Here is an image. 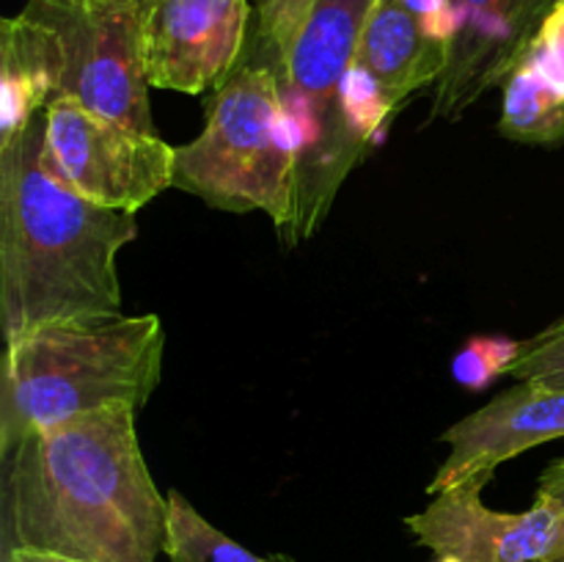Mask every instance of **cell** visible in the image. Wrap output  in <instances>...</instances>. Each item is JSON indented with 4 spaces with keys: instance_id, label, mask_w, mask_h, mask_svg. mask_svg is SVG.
<instances>
[{
    "instance_id": "8fae6325",
    "label": "cell",
    "mask_w": 564,
    "mask_h": 562,
    "mask_svg": "<svg viewBox=\"0 0 564 562\" xmlns=\"http://www.w3.org/2000/svg\"><path fill=\"white\" fill-rule=\"evenodd\" d=\"M375 0H314L279 72L295 136L328 110L356 64Z\"/></svg>"
},
{
    "instance_id": "8992f818",
    "label": "cell",
    "mask_w": 564,
    "mask_h": 562,
    "mask_svg": "<svg viewBox=\"0 0 564 562\" xmlns=\"http://www.w3.org/2000/svg\"><path fill=\"white\" fill-rule=\"evenodd\" d=\"M44 165L99 207L138 213L174 187L176 147L72 99L44 110Z\"/></svg>"
},
{
    "instance_id": "277c9868",
    "label": "cell",
    "mask_w": 564,
    "mask_h": 562,
    "mask_svg": "<svg viewBox=\"0 0 564 562\" xmlns=\"http://www.w3.org/2000/svg\"><path fill=\"white\" fill-rule=\"evenodd\" d=\"M158 314H116L22 331L6 339L0 457L28 435L113 406L141 411L163 375Z\"/></svg>"
},
{
    "instance_id": "e0dca14e",
    "label": "cell",
    "mask_w": 564,
    "mask_h": 562,
    "mask_svg": "<svg viewBox=\"0 0 564 562\" xmlns=\"http://www.w3.org/2000/svg\"><path fill=\"white\" fill-rule=\"evenodd\" d=\"M521 58L529 61L545 80L564 91V0L551 9Z\"/></svg>"
},
{
    "instance_id": "ba28073f",
    "label": "cell",
    "mask_w": 564,
    "mask_h": 562,
    "mask_svg": "<svg viewBox=\"0 0 564 562\" xmlns=\"http://www.w3.org/2000/svg\"><path fill=\"white\" fill-rule=\"evenodd\" d=\"M494 477H471L441 490L405 523L435 556L457 562H545L560 543V516L534 499L527 512L490 510L482 501Z\"/></svg>"
},
{
    "instance_id": "4fadbf2b",
    "label": "cell",
    "mask_w": 564,
    "mask_h": 562,
    "mask_svg": "<svg viewBox=\"0 0 564 562\" xmlns=\"http://www.w3.org/2000/svg\"><path fill=\"white\" fill-rule=\"evenodd\" d=\"M499 132L510 141L554 147L564 141V91L518 58L501 83Z\"/></svg>"
},
{
    "instance_id": "52a82bcc",
    "label": "cell",
    "mask_w": 564,
    "mask_h": 562,
    "mask_svg": "<svg viewBox=\"0 0 564 562\" xmlns=\"http://www.w3.org/2000/svg\"><path fill=\"white\" fill-rule=\"evenodd\" d=\"M251 0H149L141 11L143 69L152 88H220L246 53Z\"/></svg>"
},
{
    "instance_id": "9a60e30c",
    "label": "cell",
    "mask_w": 564,
    "mask_h": 562,
    "mask_svg": "<svg viewBox=\"0 0 564 562\" xmlns=\"http://www.w3.org/2000/svg\"><path fill=\"white\" fill-rule=\"evenodd\" d=\"M314 0H253L257 9V39L264 50V64L275 69L284 66L292 42L306 20Z\"/></svg>"
},
{
    "instance_id": "6da1fadb",
    "label": "cell",
    "mask_w": 564,
    "mask_h": 562,
    "mask_svg": "<svg viewBox=\"0 0 564 562\" xmlns=\"http://www.w3.org/2000/svg\"><path fill=\"white\" fill-rule=\"evenodd\" d=\"M138 408L113 406L28 435L0 457V554L25 549L83 562H154L169 496L143 461Z\"/></svg>"
},
{
    "instance_id": "7a4b0ae2",
    "label": "cell",
    "mask_w": 564,
    "mask_h": 562,
    "mask_svg": "<svg viewBox=\"0 0 564 562\" xmlns=\"http://www.w3.org/2000/svg\"><path fill=\"white\" fill-rule=\"evenodd\" d=\"M44 114L0 138V323L22 331L121 314V248L135 213L88 202L44 165Z\"/></svg>"
},
{
    "instance_id": "30bf717a",
    "label": "cell",
    "mask_w": 564,
    "mask_h": 562,
    "mask_svg": "<svg viewBox=\"0 0 564 562\" xmlns=\"http://www.w3.org/2000/svg\"><path fill=\"white\" fill-rule=\"evenodd\" d=\"M560 439H564V389L518 380V386L496 395L441 435L449 455L430 479L427 494L435 496L471 477H494L501 463Z\"/></svg>"
},
{
    "instance_id": "3957f363",
    "label": "cell",
    "mask_w": 564,
    "mask_h": 562,
    "mask_svg": "<svg viewBox=\"0 0 564 562\" xmlns=\"http://www.w3.org/2000/svg\"><path fill=\"white\" fill-rule=\"evenodd\" d=\"M141 11L99 0H28L0 22V138L72 99L143 132L154 130Z\"/></svg>"
},
{
    "instance_id": "7c38bea8",
    "label": "cell",
    "mask_w": 564,
    "mask_h": 562,
    "mask_svg": "<svg viewBox=\"0 0 564 562\" xmlns=\"http://www.w3.org/2000/svg\"><path fill=\"white\" fill-rule=\"evenodd\" d=\"M449 61V31L411 0H375L356 53V69L394 110L419 88L438 83Z\"/></svg>"
},
{
    "instance_id": "d6986e66",
    "label": "cell",
    "mask_w": 564,
    "mask_h": 562,
    "mask_svg": "<svg viewBox=\"0 0 564 562\" xmlns=\"http://www.w3.org/2000/svg\"><path fill=\"white\" fill-rule=\"evenodd\" d=\"M0 562H83V560H72V556H58V554H44V551L17 549V551H9V554L0 556Z\"/></svg>"
},
{
    "instance_id": "ac0fdd59",
    "label": "cell",
    "mask_w": 564,
    "mask_h": 562,
    "mask_svg": "<svg viewBox=\"0 0 564 562\" xmlns=\"http://www.w3.org/2000/svg\"><path fill=\"white\" fill-rule=\"evenodd\" d=\"M534 499L551 505L556 510V516H560V543H556L554 554L545 562H564V457L545 468L538 483V496Z\"/></svg>"
},
{
    "instance_id": "7402d4cb",
    "label": "cell",
    "mask_w": 564,
    "mask_h": 562,
    "mask_svg": "<svg viewBox=\"0 0 564 562\" xmlns=\"http://www.w3.org/2000/svg\"><path fill=\"white\" fill-rule=\"evenodd\" d=\"M438 562H457V560H449V556H438Z\"/></svg>"
},
{
    "instance_id": "2e32d148",
    "label": "cell",
    "mask_w": 564,
    "mask_h": 562,
    "mask_svg": "<svg viewBox=\"0 0 564 562\" xmlns=\"http://www.w3.org/2000/svg\"><path fill=\"white\" fill-rule=\"evenodd\" d=\"M507 375L564 389V320L551 323L532 339L518 342V353L507 364Z\"/></svg>"
},
{
    "instance_id": "ffe728a7",
    "label": "cell",
    "mask_w": 564,
    "mask_h": 562,
    "mask_svg": "<svg viewBox=\"0 0 564 562\" xmlns=\"http://www.w3.org/2000/svg\"><path fill=\"white\" fill-rule=\"evenodd\" d=\"M99 3H110V6H121V9L143 11L149 6V0H99Z\"/></svg>"
},
{
    "instance_id": "5b68a950",
    "label": "cell",
    "mask_w": 564,
    "mask_h": 562,
    "mask_svg": "<svg viewBox=\"0 0 564 562\" xmlns=\"http://www.w3.org/2000/svg\"><path fill=\"white\" fill-rule=\"evenodd\" d=\"M297 136L275 69L242 64L207 102L204 130L176 147L174 187L209 207L270 215L286 240L295 224Z\"/></svg>"
},
{
    "instance_id": "9c48e42d",
    "label": "cell",
    "mask_w": 564,
    "mask_h": 562,
    "mask_svg": "<svg viewBox=\"0 0 564 562\" xmlns=\"http://www.w3.org/2000/svg\"><path fill=\"white\" fill-rule=\"evenodd\" d=\"M560 0H446L449 61L435 83L430 119H460L490 88H499Z\"/></svg>"
},
{
    "instance_id": "5bb4252c",
    "label": "cell",
    "mask_w": 564,
    "mask_h": 562,
    "mask_svg": "<svg viewBox=\"0 0 564 562\" xmlns=\"http://www.w3.org/2000/svg\"><path fill=\"white\" fill-rule=\"evenodd\" d=\"M169 534L165 551L169 562H275L264 560L215 529L180 490H169Z\"/></svg>"
},
{
    "instance_id": "44dd1931",
    "label": "cell",
    "mask_w": 564,
    "mask_h": 562,
    "mask_svg": "<svg viewBox=\"0 0 564 562\" xmlns=\"http://www.w3.org/2000/svg\"><path fill=\"white\" fill-rule=\"evenodd\" d=\"M273 560H275V562H295V560H292V556H286V554H275Z\"/></svg>"
}]
</instances>
